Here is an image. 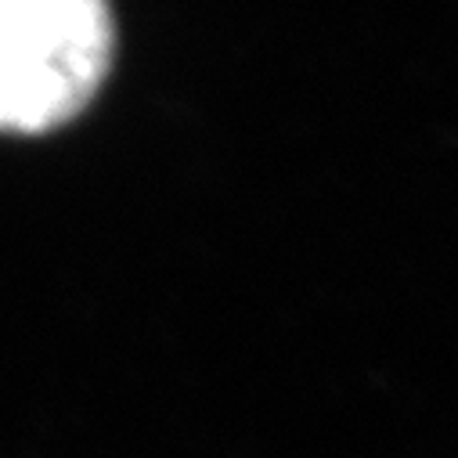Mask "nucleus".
<instances>
[{
  "instance_id": "1",
  "label": "nucleus",
  "mask_w": 458,
  "mask_h": 458,
  "mask_svg": "<svg viewBox=\"0 0 458 458\" xmlns=\"http://www.w3.org/2000/svg\"><path fill=\"white\" fill-rule=\"evenodd\" d=\"M112 51L108 0H0V131L44 134L76 120Z\"/></svg>"
}]
</instances>
